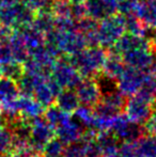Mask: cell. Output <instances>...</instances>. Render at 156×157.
<instances>
[{"mask_svg":"<svg viewBox=\"0 0 156 157\" xmlns=\"http://www.w3.org/2000/svg\"><path fill=\"white\" fill-rule=\"evenodd\" d=\"M12 49H11L10 42H9V34L0 36V65L9 63L13 61Z\"/></svg>","mask_w":156,"mask_h":157,"instance_id":"cell-30","label":"cell"},{"mask_svg":"<svg viewBox=\"0 0 156 157\" xmlns=\"http://www.w3.org/2000/svg\"><path fill=\"white\" fill-rule=\"evenodd\" d=\"M121 142H136L146 134L143 125L131 121L125 113H118L113 118L110 129Z\"/></svg>","mask_w":156,"mask_h":157,"instance_id":"cell-4","label":"cell"},{"mask_svg":"<svg viewBox=\"0 0 156 157\" xmlns=\"http://www.w3.org/2000/svg\"><path fill=\"white\" fill-rule=\"evenodd\" d=\"M61 90L62 88L54 80V78L50 75H48V76L43 77L41 81L36 85L32 97L40 105L46 108L55 103V98Z\"/></svg>","mask_w":156,"mask_h":157,"instance_id":"cell-10","label":"cell"},{"mask_svg":"<svg viewBox=\"0 0 156 157\" xmlns=\"http://www.w3.org/2000/svg\"><path fill=\"white\" fill-rule=\"evenodd\" d=\"M135 48H151L152 49L150 39H146V36L131 34V33H124L113 45L112 52L121 55L124 52L135 49Z\"/></svg>","mask_w":156,"mask_h":157,"instance_id":"cell-13","label":"cell"},{"mask_svg":"<svg viewBox=\"0 0 156 157\" xmlns=\"http://www.w3.org/2000/svg\"><path fill=\"white\" fill-rule=\"evenodd\" d=\"M70 3H85L87 0H67Z\"/></svg>","mask_w":156,"mask_h":157,"instance_id":"cell-39","label":"cell"},{"mask_svg":"<svg viewBox=\"0 0 156 157\" xmlns=\"http://www.w3.org/2000/svg\"><path fill=\"white\" fill-rule=\"evenodd\" d=\"M19 96L17 82L8 77L0 76V104L10 101Z\"/></svg>","mask_w":156,"mask_h":157,"instance_id":"cell-25","label":"cell"},{"mask_svg":"<svg viewBox=\"0 0 156 157\" xmlns=\"http://www.w3.org/2000/svg\"><path fill=\"white\" fill-rule=\"evenodd\" d=\"M55 104L67 113H73L80 103L74 89H62L55 98Z\"/></svg>","mask_w":156,"mask_h":157,"instance_id":"cell-20","label":"cell"},{"mask_svg":"<svg viewBox=\"0 0 156 157\" xmlns=\"http://www.w3.org/2000/svg\"><path fill=\"white\" fill-rule=\"evenodd\" d=\"M31 25L43 34H46L55 29V16L51 14L49 9L38 11Z\"/></svg>","mask_w":156,"mask_h":157,"instance_id":"cell-24","label":"cell"},{"mask_svg":"<svg viewBox=\"0 0 156 157\" xmlns=\"http://www.w3.org/2000/svg\"><path fill=\"white\" fill-rule=\"evenodd\" d=\"M31 124V135L29 139V147L33 151L42 153L44 147L56 135V130L51 125L45 121L43 117L29 120Z\"/></svg>","mask_w":156,"mask_h":157,"instance_id":"cell-7","label":"cell"},{"mask_svg":"<svg viewBox=\"0 0 156 157\" xmlns=\"http://www.w3.org/2000/svg\"><path fill=\"white\" fill-rule=\"evenodd\" d=\"M124 113L133 122L143 125L150 118L152 111V104L142 99L137 94L129 96L124 106Z\"/></svg>","mask_w":156,"mask_h":157,"instance_id":"cell-9","label":"cell"},{"mask_svg":"<svg viewBox=\"0 0 156 157\" xmlns=\"http://www.w3.org/2000/svg\"><path fill=\"white\" fill-rule=\"evenodd\" d=\"M72 17L75 21L87 16V10H86L85 3H72Z\"/></svg>","mask_w":156,"mask_h":157,"instance_id":"cell-35","label":"cell"},{"mask_svg":"<svg viewBox=\"0 0 156 157\" xmlns=\"http://www.w3.org/2000/svg\"><path fill=\"white\" fill-rule=\"evenodd\" d=\"M134 143L137 157H156V136L144 134Z\"/></svg>","mask_w":156,"mask_h":157,"instance_id":"cell-22","label":"cell"},{"mask_svg":"<svg viewBox=\"0 0 156 157\" xmlns=\"http://www.w3.org/2000/svg\"><path fill=\"white\" fill-rule=\"evenodd\" d=\"M118 157H137L135 143H131V142L119 143Z\"/></svg>","mask_w":156,"mask_h":157,"instance_id":"cell-33","label":"cell"},{"mask_svg":"<svg viewBox=\"0 0 156 157\" xmlns=\"http://www.w3.org/2000/svg\"><path fill=\"white\" fill-rule=\"evenodd\" d=\"M126 66L156 74V55L151 48H135L120 55Z\"/></svg>","mask_w":156,"mask_h":157,"instance_id":"cell-5","label":"cell"},{"mask_svg":"<svg viewBox=\"0 0 156 157\" xmlns=\"http://www.w3.org/2000/svg\"><path fill=\"white\" fill-rule=\"evenodd\" d=\"M0 76H1V72H0Z\"/></svg>","mask_w":156,"mask_h":157,"instance_id":"cell-41","label":"cell"},{"mask_svg":"<svg viewBox=\"0 0 156 157\" xmlns=\"http://www.w3.org/2000/svg\"><path fill=\"white\" fill-rule=\"evenodd\" d=\"M125 18L122 14H113L100 21L97 25V42L103 48L113 47L125 33Z\"/></svg>","mask_w":156,"mask_h":157,"instance_id":"cell-3","label":"cell"},{"mask_svg":"<svg viewBox=\"0 0 156 157\" xmlns=\"http://www.w3.org/2000/svg\"><path fill=\"white\" fill-rule=\"evenodd\" d=\"M34 11L19 1L0 6V27L16 30L28 27L34 19Z\"/></svg>","mask_w":156,"mask_h":157,"instance_id":"cell-2","label":"cell"},{"mask_svg":"<svg viewBox=\"0 0 156 157\" xmlns=\"http://www.w3.org/2000/svg\"><path fill=\"white\" fill-rule=\"evenodd\" d=\"M101 99L104 101L105 103L109 104L111 107H113L115 109H117L118 111H120V112H122V110L124 109V106L127 101L126 96L123 93H121L118 89L112 92H109V93H107V94L102 95Z\"/></svg>","mask_w":156,"mask_h":157,"instance_id":"cell-28","label":"cell"},{"mask_svg":"<svg viewBox=\"0 0 156 157\" xmlns=\"http://www.w3.org/2000/svg\"><path fill=\"white\" fill-rule=\"evenodd\" d=\"M125 66L126 65L123 62L120 55L117 54V52H113L111 50L110 54H107L106 61H105L104 65H103L101 73L103 75H105V76L109 77V78L117 80L120 77V75L123 73Z\"/></svg>","mask_w":156,"mask_h":157,"instance_id":"cell-18","label":"cell"},{"mask_svg":"<svg viewBox=\"0 0 156 157\" xmlns=\"http://www.w3.org/2000/svg\"><path fill=\"white\" fill-rule=\"evenodd\" d=\"M50 76L62 89H75L82 79L73 64L65 58H61L55 62Z\"/></svg>","mask_w":156,"mask_h":157,"instance_id":"cell-6","label":"cell"},{"mask_svg":"<svg viewBox=\"0 0 156 157\" xmlns=\"http://www.w3.org/2000/svg\"><path fill=\"white\" fill-rule=\"evenodd\" d=\"M117 12L122 15H127L135 13L137 6L139 4L140 0H115Z\"/></svg>","mask_w":156,"mask_h":157,"instance_id":"cell-31","label":"cell"},{"mask_svg":"<svg viewBox=\"0 0 156 157\" xmlns=\"http://www.w3.org/2000/svg\"><path fill=\"white\" fill-rule=\"evenodd\" d=\"M143 128L146 134L156 136V99L152 104V111H151L150 118L143 124Z\"/></svg>","mask_w":156,"mask_h":157,"instance_id":"cell-32","label":"cell"},{"mask_svg":"<svg viewBox=\"0 0 156 157\" xmlns=\"http://www.w3.org/2000/svg\"><path fill=\"white\" fill-rule=\"evenodd\" d=\"M9 42H10L11 49H12L13 59L17 62L24 64L29 58V52H28L21 30H13V32L9 34Z\"/></svg>","mask_w":156,"mask_h":157,"instance_id":"cell-17","label":"cell"},{"mask_svg":"<svg viewBox=\"0 0 156 157\" xmlns=\"http://www.w3.org/2000/svg\"><path fill=\"white\" fill-rule=\"evenodd\" d=\"M75 92L78 96L80 105L93 108L101 99V90L95 79L85 78L76 86Z\"/></svg>","mask_w":156,"mask_h":157,"instance_id":"cell-11","label":"cell"},{"mask_svg":"<svg viewBox=\"0 0 156 157\" xmlns=\"http://www.w3.org/2000/svg\"><path fill=\"white\" fill-rule=\"evenodd\" d=\"M0 72H1V76L8 77V78L17 81L24 74L25 70H24L23 63L13 60L9 63L0 65Z\"/></svg>","mask_w":156,"mask_h":157,"instance_id":"cell-27","label":"cell"},{"mask_svg":"<svg viewBox=\"0 0 156 157\" xmlns=\"http://www.w3.org/2000/svg\"><path fill=\"white\" fill-rule=\"evenodd\" d=\"M136 94L148 103H154L156 99V74L146 73L141 87Z\"/></svg>","mask_w":156,"mask_h":157,"instance_id":"cell-23","label":"cell"},{"mask_svg":"<svg viewBox=\"0 0 156 157\" xmlns=\"http://www.w3.org/2000/svg\"><path fill=\"white\" fill-rule=\"evenodd\" d=\"M50 1L51 0H23L24 3L29 6L31 10H33L34 12L49 9Z\"/></svg>","mask_w":156,"mask_h":157,"instance_id":"cell-34","label":"cell"},{"mask_svg":"<svg viewBox=\"0 0 156 157\" xmlns=\"http://www.w3.org/2000/svg\"><path fill=\"white\" fill-rule=\"evenodd\" d=\"M21 1V0H0V6H3V4H11L14 3V2Z\"/></svg>","mask_w":156,"mask_h":157,"instance_id":"cell-36","label":"cell"},{"mask_svg":"<svg viewBox=\"0 0 156 157\" xmlns=\"http://www.w3.org/2000/svg\"><path fill=\"white\" fill-rule=\"evenodd\" d=\"M13 151V134L10 127L0 129V157H6Z\"/></svg>","mask_w":156,"mask_h":157,"instance_id":"cell-29","label":"cell"},{"mask_svg":"<svg viewBox=\"0 0 156 157\" xmlns=\"http://www.w3.org/2000/svg\"><path fill=\"white\" fill-rule=\"evenodd\" d=\"M125 18V30L128 33L139 36H146L149 32V28L138 18L135 13L124 15Z\"/></svg>","mask_w":156,"mask_h":157,"instance_id":"cell-26","label":"cell"},{"mask_svg":"<svg viewBox=\"0 0 156 157\" xmlns=\"http://www.w3.org/2000/svg\"><path fill=\"white\" fill-rule=\"evenodd\" d=\"M71 113L63 111L55 103L49 105L48 107H46L43 112V118L55 129L57 127H59L60 125H62L63 123H65L67 121H69L71 119Z\"/></svg>","mask_w":156,"mask_h":157,"instance_id":"cell-21","label":"cell"},{"mask_svg":"<svg viewBox=\"0 0 156 157\" xmlns=\"http://www.w3.org/2000/svg\"><path fill=\"white\" fill-rule=\"evenodd\" d=\"M146 73L142 71L136 70V68L125 66L123 73L117 79V88L118 90L125 95V96H131L139 91L142 85Z\"/></svg>","mask_w":156,"mask_h":157,"instance_id":"cell-8","label":"cell"},{"mask_svg":"<svg viewBox=\"0 0 156 157\" xmlns=\"http://www.w3.org/2000/svg\"><path fill=\"white\" fill-rule=\"evenodd\" d=\"M153 52H155V55H156V50H153Z\"/></svg>","mask_w":156,"mask_h":157,"instance_id":"cell-40","label":"cell"},{"mask_svg":"<svg viewBox=\"0 0 156 157\" xmlns=\"http://www.w3.org/2000/svg\"><path fill=\"white\" fill-rule=\"evenodd\" d=\"M19 30H21V34H23L24 41H25V44L28 48L29 55L45 46L44 34L41 31H39L38 29H36L32 25L21 28Z\"/></svg>","mask_w":156,"mask_h":157,"instance_id":"cell-19","label":"cell"},{"mask_svg":"<svg viewBox=\"0 0 156 157\" xmlns=\"http://www.w3.org/2000/svg\"><path fill=\"white\" fill-rule=\"evenodd\" d=\"M28 157H42V154L39 153V152H36V151H32L31 153L28 155Z\"/></svg>","mask_w":156,"mask_h":157,"instance_id":"cell-38","label":"cell"},{"mask_svg":"<svg viewBox=\"0 0 156 157\" xmlns=\"http://www.w3.org/2000/svg\"><path fill=\"white\" fill-rule=\"evenodd\" d=\"M6 119H4V117L1 114V112H0V129L1 128H3L4 126H6Z\"/></svg>","mask_w":156,"mask_h":157,"instance_id":"cell-37","label":"cell"},{"mask_svg":"<svg viewBox=\"0 0 156 157\" xmlns=\"http://www.w3.org/2000/svg\"><path fill=\"white\" fill-rule=\"evenodd\" d=\"M55 130H56L57 138H59L65 145H67L80 140L82 138L85 128L71 117L69 121L57 127Z\"/></svg>","mask_w":156,"mask_h":157,"instance_id":"cell-14","label":"cell"},{"mask_svg":"<svg viewBox=\"0 0 156 157\" xmlns=\"http://www.w3.org/2000/svg\"><path fill=\"white\" fill-rule=\"evenodd\" d=\"M85 6L87 16L97 21L116 14L117 12L115 0H87Z\"/></svg>","mask_w":156,"mask_h":157,"instance_id":"cell-12","label":"cell"},{"mask_svg":"<svg viewBox=\"0 0 156 157\" xmlns=\"http://www.w3.org/2000/svg\"><path fill=\"white\" fill-rule=\"evenodd\" d=\"M107 58L105 48L100 46H90L83 50L69 57L70 62L78 71L82 78H93L102 72Z\"/></svg>","mask_w":156,"mask_h":157,"instance_id":"cell-1","label":"cell"},{"mask_svg":"<svg viewBox=\"0 0 156 157\" xmlns=\"http://www.w3.org/2000/svg\"><path fill=\"white\" fill-rule=\"evenodd\" d=\"M16 104L21 117L27 120H32L41 117L44 112V107L40 105L32 96L19 95L16 98Z\"/></svg>","mask_w":156,"mask_h":157,"instance_id":"cell-15","label":"cell"},{"mask_svg":"<svg viewBox=\"0 0 156 157\" xmlns=\"http://www.w3.org/2000/svg\"><path fill=\"white\" fill-rule=\"evenodd\" d=\"M135 15L149 29L156 30V0H140Z\"/></svg>","mask_w":156,"mask_h":157,"instance_id":"cell-16","label":"cell"}]
</instances>
